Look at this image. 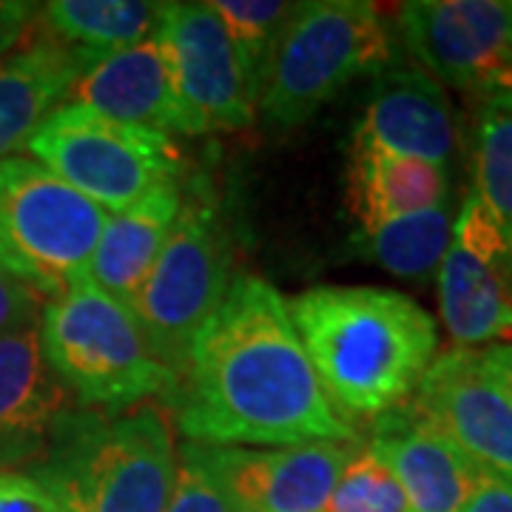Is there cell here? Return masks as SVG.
Segmentation results:
<instances>
[{"mask_svg":"<svg viewBox=\"0 0 512 512\" xmlns=\"http://www.w3.org/2000/svg\"><path fill=\"white\" fill-rule=\"evenodd\" d=\"M185 441L211 447L365 444L330 402L271 282L237 274L202 325L171 399Z\"/></svg>","mask_w":512,"mask_h":512,"instance_id":"obj_1","label":"cell"},{"mask_svg":"<svg viewBox=\"0 0 512 512\" xmlns=\"http://www.w3.org/2000/svg\"><path fill=\"white\" fill-rule=\"evenodd\" d=\"M293 328L336 410L376 419L410 402L439 356L436 319L387 288H311L288 302Z\"/></svg>","mask_w":512,"mask_h":512,"instance_id":"obj_2","label":"cell"},{"mask_svg":"<svg viewBox=\"0 0 512 512\" xmlns=\"http://www.w3.org/2000/svg\"><path fill=\"white\" fill-rule=\"evenodd\" d=\"M29 473L72 512H165L177 478L171 421L154 402L72 407Z\"/></svg>","mask_w":512,"mask_h":512,"instance_id":"obj_3","label":"cell"},{"mask_svg":"<svg viewBox=\"0 0 512 512\" xmlns=\"http://www.w3.org/2000/svg\"><path fill=\"white\" fill-rule=\"evenodd\" d=\"M37 339L52 376L83 410H128L177 393L137 316L92 279L46 299Z\"/></svg>","mask_w":512,"mask_h":512,"instance_id":"obj_4","label":"cell"},{"mask_svg":"<svg viewBox=\"0 0 512 512\" xmlns=\"http://www.w3.org/2000/svg\"><path fill=\"white\" fill-rule=\"evenodd\" d=\"M234 282V231L208 171L183 177V205L131 313L180 384L191 345Z\"/></svg>","mask_w":512,"mask_h":512,"instance_id":"obj_5","label":"cell"},{"mask_svg":"<svg viewBox=\"0 0 512 512\" xmlns=\"http://www.w3.org/2000/svg\"><path fill=\"white\" fill-rule=\"evenodd\" d=\"M399 60L396 26L376 3H296L279 37L259 111L279 128L302 126L353 80L376 77Z\"/></svg>","mask_w":512,"mask_h":512,"instance_id":"obj_6","label":"cell"},{"mask_svg":"<svg viewBox=\"0 0 512 512\" xmlns=\"http://www.w3.org/2000/svg\"><path fill=\"white\" fill-rule=\"evenodd\" d=\"M109 211L35 157L0 163V268L52 299L89 279Z\"/></svg>","mask_w":512,"mask_h":512,"instance_id":"obj_7","label":"cell"},{"mask_svg":"<svg viewBox=\"0 0 512 512\" xmlns=\"http://www.w3.org/2000/svg\"><path fill=\"white\" fill-rule=\"evenodd\" d=\"M29 151L106 211H123L185 174L180 148L168 134L126 126L74 103H63L37 128Z\"/></svg>","mask_w":512,"mask_h":512,"instance_id":"obj_8","label":"cell"},{"mask_svg":"<svg viewBox=\"0 0 512 512\" xmlns=\"http://www.w3.org/2000/svg\"><path fill=\"white\" fill-rule=\"evenodd\" d=\"M399 46L439 86L512 89L510 0H410L396 12Z\"/></svg>","mask_w":512,"mask_h":512,"instance_id":"obj_9","label":"cell"},{"mask_svg":"<svg viewBox=\"0 0 512 512\" xmlns=\"http://www.w3.org/2000/svg\"><path fill=\"white\" fill-rule=\"evenodd\" d=\"M441 322L458 348L512 342V242L470 191L439 265Z\"/></svg>","mask_w":512,"mask_h":512,"instance_id":"obj_10","label":"cell"},{"mask_svg":"<svg viewBox=\"0 0 512 512\" xmlns=\"http://www.w3.org/2000/svg\"><path fill=\"white\" fill-rule=\"evenodd\" d=\"M160 37L174 72L183 134L239 131L251 126L248 97L234 43L211 3H165Z\"/></svg>","mask_w":512,"mask_h":512,"instance_id":"obj_11","label":"cell"},{"mask_svg":"<svg viewBox=\"0 0 512 512\" xmlns=\"http://www.w3.org/2000/svg\"><path fill=\"white\" fill-rule=\"evenodd\" d=\"M410 402L484 473L512 481V396L481 348L453 345L439 353Z\"/></svg>","mask_w":512,"mask_h":512,"instance_id":"obj_12","label":"cell"},{"mask_svg":"<svg viewBox=\"0 0 512 512\" xmlns=\"http://www.w3.org/2000/svg\"><path fill=\"white\" fill-rule=\"evenodd\" d=\"M365 447L402 484L410 512H458L484 476L476 461L413 402L370 421Z\"/></svg>","mask_w":512,"mask_h":512,"instance_id":"obj_13","label":"cell"},{"mask_svg":"<svg viewBox=\"0 0 512 512\" xmlns=\"http://www.w3.org/2000/svg\"><path fill=\"white\" fill-rule=\"evenodd\" d=\"M362 444L214 447L239 512H325L342 470Z\"/></svg>","mask_w":512,"mask_h":512,"instance_id":"obj_14","label":"cell"},{"mask_svg":"<svg viewBox=\"0 0 512 512\" xmlns=\"http://www.w3.org/2000/svg\"><path fill=\"white\" fill-rule=\"evenodd\" d=\"M353 140L450 171L458 154L456 111L430 74L396 63L376 74Z\"/></svg>","mask_w":512,"mask_h":512,"instance_id":"obj_15","label":"cell"},{"mask_svg":"<svg viewBox=\"0 0 512 512\" xmlns=\"http://www.w3.org/2000/svg\"><path fill=\"white\" fill-rule=\"evenodd\" d=\"M66 103L126 126L151 128L168 137L183 134L174 72L160 32L94 63L89 72L80 74Z\"/></svg>","mask_w":512,"mask_h":512,"instance_id":"obj_16","label":"cell"},{"mask_svg":"<svg viewBox=\"0 0 512 512\" xmlns=\"http://www.w3.org/2000/svg\"><path fill=\"white\" fill-rule=\"evenodd\" d=\"M72 410L40 353L37 328L0 336V470L35 464Z\"/></svg>","mask_w":512,"mask_h":512,"instance_id":"obj_17","label":"cell"},{"mask_svg":"<svg viewBox=\"0 0 512 512\" xmlns=\"http://www.w3.org/2000/svg\"><path fill=\"white\" fill-rule=\"evenodd\" d=\"M92 66V57L37 29L26 43L0 57V163L29 148L37 128L69 100L80 74Z\"/></svg>","mask_w":512,"mask_h":512,"instance_id":"obj_18","label":"cell"},{"mask_svg":"<svg viewBox=\"0 0 512 512\" xmlns=\"http://www.w3.org/2000/svg\"><path fill=\"white\" fill-rule=\"evenodd\" d=\"M183 177L157 185L128 208L114 211L97 239L89 279L123 302L128 311L134 308L177 220L183 205Z\"/></svg>","mask_w":512,"mask_h":512,"instance_id":"obj_19","label":"cell"},{"mask_svg":"<svg viewBox=\"0 0 512 512\" xmlns=\"http://www.w3.org/2000/svg\"><path fill=\"white\" fill-rule=\"evenodd\" d=\"M345 202L359 231H370L450 202V171L353 140Z\"/></svg>","mask_w":512,"mask_h":512,"instance_id":"obj_20","label":"cell"},{"mask_svg":"<svg viewBox=\"0 0 512 512\" xmlns=\"http://www.w3.org/2000/svg\"><path fill=\"white\" fill-rule=\"evenodd\" d=\"M163 12L146 0H52L37 6L35 29L100 63L154 35Z\"/></svg>","mask_w":512,"mask_h":512,"instance_id":"obj_21","label":"cell"},{"mask_svg":"<svg viewBox=\"0 0 512 512\" xmlns=\"http://www.w3.org/2000/svg\"><path fill=\"white\" fill-rule=\"evenodd\" d=\"M453 202L407 214L399 220L353 234V254L379 265L399 279L424 282L439 274V265L453 239Z\"/></svg>","mask_w":512,"mask_h":512,"instance_id":"obj_22","label":"cell"},{"mask_svg":"<svg viewBox=\"0 0 512 512\" xmlns=\"http://www.w3.org/2000/svg\"><path fill=\"white\" fill-rule=\"evenodd\" d=\"M470 168L473 194L512 242V89L476 97Z\"/></svg>","mask_w":512,"mask_h":512,"instance_id":"obj_23","label":"cell"},{"mask_svg":"<svg viewBox=\"0 0 512 512\" xmlns=\"http://www.w3.org/2000/svg\"><path fill=\"white\" fill-rule=\"evenodd\" d=\"M214 12L220 15L225 32L234 43L239 69L248 97L259 106L265 80L274 63L279 37L291 20L296 3L282 0H214Z\"/></svg>","mask_w":512,"mask_h":512,"instance_id":"obj_24","label":"cell"},{"mask_svg":"<svg viewBox=\"0 0 512 512\" xmlns=\"http://www.w3.org/2000/svg\"><path fill=\"white\" fill-rule=\"evenodd\" d=\"M325 512H410V507L387 464L362 444L336 481Z\"/></svg>","mask_w":512,"mask_h":512,"instance_id":"obj_25","label":"cell"},{"mask_svg":"<svg viewBox=\"0 0 512 512\" xmlns=\"http://www.w3.org/2000/svg\"><path fill=\"white\" fill-rule=\"evenodd\" d=\"M165 512H239L211 444L183 441L177 450L174 493Z\"/></svg>","mask_w":512,"mask_h":512,"instance_id":"obj_26","label":"cell"},{"mask_svg":"<svg viewBox=\"0 0 512 512\" xmlns=\"http://www.w3.org/2000/svg\"><path fill=\"white\" fill-rule=\"evenodd\" d=\"M0 512H72L40 478L0 470Z\"/></svg>","mask_w":512,"mask_h":512,"instance_id":"obj_27","label":"cell"},{"mask_svg":"<svg viewBox=\"0 0 512 512\" xmlns=\"http://www.w3.org/2000/svg\"><path fill=\"white\" fill-rule=\"evenodd\" d=\"M46 299L0 268V336L37 328Z\"/></svg>","mask_w":512,"mask_h":512,"instance_id":"obj_28","label":"cell"},{"mask_svg":"<svg viewBox=\"0 0 512 512\" xmlns=\"http://www.w3.org/2000/svg\"><path fill=\"white\" fill-rule=\"evenodd\" d=\"M37 3L26 0H0V57L18 49L26 32L35 26Z\"/></svg>","mask_w":512,"mask_h":512,"instance_id":"obj_29","label":"cell"},{"mask_svg":"<svg viewBox=\"0 0 512 512\" xmlns=\"http://www.w3.org/2000/svg\"><path fill=\"white\" fill-rule=\"evenodd\" d=\"M458 512H512V481L484 473Z\"/></svg>","mask_w":512,"mask_h":512,"instance_id":"obj_30","label":"cell"},{"mask_svg":"<svg viewBox=\"0 0 512 512\" xmlns=\"http://www.w3.org/2000/svg\"><path fill=\"white\" fill-rule=\"evenodd\" d=\"M481 356L487 367L498 376V382L510 390L512 396V342H495V345H484Z\"/></svg>","mask_w":512,"mask_h":512,"instance_id":"obj_31","label":"cell"}]
</instances>
